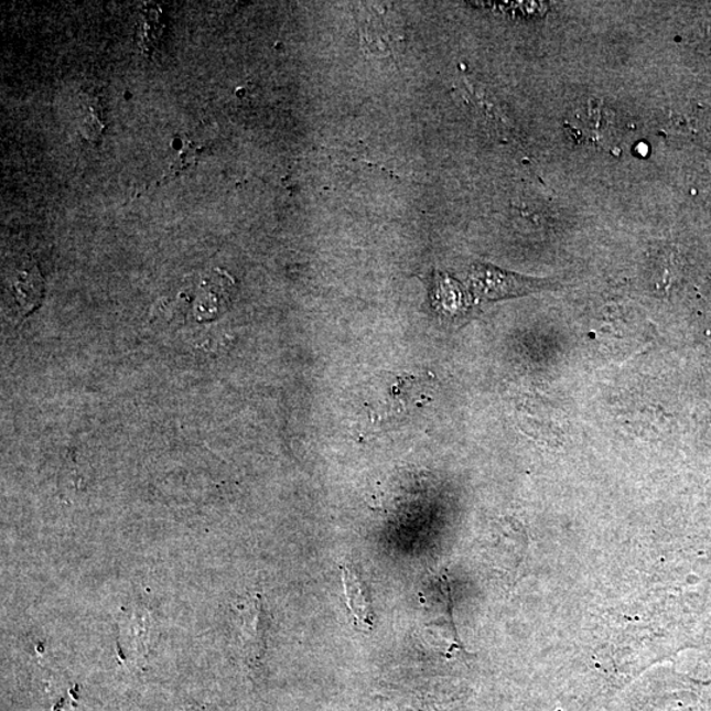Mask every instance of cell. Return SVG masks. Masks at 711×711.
Masks as SVG:
<instances>
[{
	"mask_svg": "<svg viewBox=\"0 0 711 711\" xmlns=\"http://www.w3.org/2000/svg\"><path fill=\"white\" fill-rule=\"evenodd\" d=\"M568 130L579 142L608 148L613 140V112L595 100L578 107L567 120Z\"/></svg>",
	"mask_w": 711,
	"mask_h": 711,
	"instance_id": "cell-1",
	"label": "cell"
},
{
	"mask_svg": "<svg viewBox=\"0 0 711 711\" xmlns=\"http://www.w3.org/2000/svg\"><path fill=\"white\" fill-rule=\"evenodd\" d=\"M345 601L355 626L363 632H370L375 627V613L371 606L370 593L367 584L355 567L342 565Z\"/></svg>",
	"mask_w": 711,
	"mask_h": 711,
	"instance_id": "cell-2",
	"label": "cell"
}]
</instances>
